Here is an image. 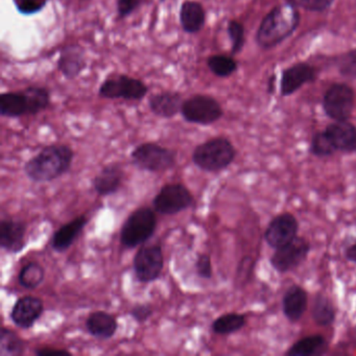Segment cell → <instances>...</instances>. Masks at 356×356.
Returning <instances> with one entry per match:
<instances>
[{"instance_id": "1", "label": "cell", "mask_w": 356, "mask_h": 356, "mask_svg": "<svg viewBox=\"0 0 356 356\" xmlns=\"http://www.w3.org/2000/svg\"><path fill=\"white\" fill-rule=\"evenodd\" d=\"M74 158V151L68 145H49L26 162L24 172L33 182H51L70 170Z\"/></svg>"}, {"instance_id": "2", "label": "cell", "mask_w": 356, "mask_h": 356, "mask_svg": "<svg viewBox=\"0 0 356 356\" xmlns=\"http://www.w3.org/2000/svg\"><path fill=\"white\" fill-rule=\"evenodd\" d=\"M299 24L298 8L287 3L278 6L262 19L256 34V42L262 49H273L291 36Z\"/></svg>"}, {"instance_id": "3", "label": "cell", "mask_w": 356, "mask_h": 356, "mask_svg": "<svg viewBox=\"0 0 356 356\" xmlns=\"http://www.w3.org/2000/svg\"><path fill=\"white\" fill-rule=\"evenodd\" d=\"M51 105V95L44 87L30 86L17 92H5L0 95V115L16 118L36 115Z\"/></svg>"}, {"instance_id": "4", "label": "cell", "mask_w": 356, "mask_h": 356, "mask_svg": "<svg viewBox=\"0 0 356 356\" xmlns=\"http://www.w3.org/2000/svg\"><path fill=\"white\" fill-rule=\"evenodd\" d=\"M234 145L225 137H216L195 147L193 162L204 172H218L226 170L234 161Z\"/></svg>"}, {"instance_id": "5", "label": "cell", "mask_w": 356, "mask_h": 356, "mask_svg": "<svg viewBox=\"0 0 356 356\" xmlns=\"http://www.w3.org/2000/svg\"><path fill=\"white\" fill-rule=\"evenodd\" d=\"M157 228V216L149 207L139 208L130 214L120 232V243L133 249L149 241Z\"/></svg>"}, {"instance_id": "6", "label": "cell", "mask_w": 356, "mask_h": 356, "mask_svg": "<svg viewBox=\"0 0 356 356\" xmlns=\"http://www.w3.org/2000/svg\"><path fill=\"white\" fill-rule=\"evenodd\" d=\"M132 163L141 170L149 172H165L176 165L177 153L154 143H145L131 153Z\"/></svg>"}, {"instance_id": "7", "label": "cell", "mask_w": 356, "mask_h": 356, "mask_svg": "<svg viewBox=\"0 0 356 356\" xmlns=\"http://www.w3.org/2000/svg\"><path fill=\"white\" fill-rule=\"evenodd\" d=\"M183 120L189 124L209 126L224 115L222 106L214 97L206 95H195L185 99L181 109Z\"/></svg>"}, {"instance_id": "8", "label": "cell", "mask_w": 356, "mask_h": 356, "mask_svg": "<svg viewBox=\"0 0 356 356\" xmlns=\"http://www.w3.org/2000/svg\"><path fill=\"white\" fill-rule=\"evenodd\" d=\"M147 91L149 88L143 81L126 74H118L102 83L99 95L103 99L141 101L145 99Z\"/></svg>"}, {"instance_id": "9", "label": "cell", "mask_w": 356, "mask_h": 356, "mask_svg": "<svg viewBox=\"0 0 356 356\" xmlns=\"http://www.w3.org/2000/svg\"><path fill=\"white\" fill-rule=\"evenodd\" d=\"M193 197L181 183L166 184L160 189L153 201L156 211L162 216H175L193 206Z\"/></svg>"}, {"instance_id": "10", "label": "cell", "mask_w": 356, "mask_h": 356, "mask_svg": "<svg viewBox=\"0 0 356 356\" xmlns=\"http://www.w3.org/2000/svg\"><path fill=\"white\" fill-rule=\"evenodd\" d=\"M355 95L347 84H333L323 97L325 114L334 122L348 120L354 109Z\"/></svg>"}, {"instance_id": "11", "label": "cell", "mask_w": 356, "mask_h": 356, "mask_svg": "<svg viewBox=\"0 0 356 356\" xmlns=\"http://www.w3.org/2000/svg\"><path fill=\"white\" fill-rule=\"evenodd\" d=\"M133 266L139 282L149 283L157 280L164 266L162 248L159 245L140 248L133 260Z\"/></svg>"}, {"instance_id": "12", "label": "cell", "mask_w": 356, "mask_h": 356, "mask_svg": "<svg viewBox=\"0 0 356 356\" xmlns=\"http://www.w3.org/2000/svg\"><path fill=\"white\" fill-rule=\"evenodd\" d=\"M310 248L312 247L307 239L297 236L291 243L276 249L270 257V264L281 274L291 272L305 261Z\"/></svg>"}, {"instance_id": "13", "label": "cell", "mask_w": 356, "mask_h": 356, "mask_svg": "<svg viewBox=\"0 0 356 356\" xmlns=\"http://www.w3.org/2000/svg\"><path fill=\"white\" fill-rule=\"evenodd\" d=\"M298 231L299 222L296 216L289 212H284L270 220L264 232V241L270 248L276 250L295 239L298 236Z\"/></svg>"}, {"instance_id": "14", "label": "cell", "mask_w": 356, "mask_h": 356, "mask_svg": "<svg viewBox=\"0 0 356 356\" xmlns=\"http://www.w3.org/2000/svg\"><path fill=\"white\" fill-rule=\"evenodd\" d=\"M44 312L42 300L33 296L20 298L12 308L11 320L16 326L30 329L36 324Z\"/></svg>"}, {"instance_id": "15", "label": "cell", "mask_w": 356, "mask_h": 356, "mask_svg": "<svg viewBox=\"0 0 356 356\" xmlns=\"http://www.w3.org/2000/svg\"><path fill=\"white\" fill-rule=\"evenodd\" d=\"M316 72L305 62L293 64L283 70L281 76L280 92L282 97H289L308 83L316 81Z\"/></svg>"}, {"instance_id": "16", "label": "cell", "mask_w": 356, "mask_h": 356, "mask_svg": "<svg viewBox=\"0 0 356 356\" xmlns=\"http://www.w3.org/2000/svg\"><path fill=\"white\" fill-rule=\"evenodd\" d=\"M26 225L22 220L3 218L0 222V247L9 253H18L26 245Z\"/></svg>"}, {"instance_id": "17", "label": "cell", "mask_w": 356, "mask_h": 356, "mask_svg": "<svg viewBox=\"0 0 356 356\" xmlns=\"http://www.w3.org/2000/svg\"><path fill=\"white\" fill-rule=\"evenodd\" d=\"M325 132L332 141L337 151L343 153L356 152V127L348 120L334 122L328 124Z\"/></svg>"}, {"instance_id": "18", "label": "cell", "mask_w": 356, "mask_h": 356, "mask_svg": "<svg viewBox=\"0 0 356 356\" xmlns=\"http://www.w3.org/2000/svg\"><path fill=\"white\" fill-rule=\"evenodd\" d=\"M184 103L182 95L174 91L156 93L149 99V108L158 118H172L181 113Z\"/></svg>"}, {"instance_id": "19", "label": "cell", "mask_w": 356, "mask_h": 356, "mask_svg": "<svg viewBox=\"0 0 356 356\" xmlns=\"http://www.w3.org/2000/svg\"><path fill=\"white\" fill-rule=\"evenodd\" d=\"M308 295L300 285L293 284L285 291L282 300L283 314L291 323L301 320L307 309Z\"/></svg>"}, {"instance_id": "20", "label": "cell", "mask_w": 356, "mask_h": 356, "mask_svg": "<svg viewBox=\"0 0 356 356\" xmlns=\"http://www.w3.org/2000/svg\"><path fill=\"white\" fill-rule=\"evenodd\" d=\"M124 177V170L120 164H109L93 179V188L101 197L114 195L122 186Z\"/></svg>"}, {"instance_id": "21", "label": "cell", "mask_w": 356, "mask_h": 356, "mask_svg": "<svg viewBox=\"0 0 356 356\" xmlns=\"http://www.w3.org/2000/svg\"><path fill=\"white\" fill-rule=\"evenodd\" d=\"M86 67L84 49L78 44L68 45L61 51L58 70L66 79H74Z\"/></svg>"}, {"instance_id": "22", "label": "cell", "mask_w": 356, "mask_h": 356, "mask_svg": "<svg viewBox=\"0 0 356 356\" xmlns=\"http://www.w3.org/2000/svg\"><path fill=\"white\" fill-rule=\"evenodd\" d=\"M206 13L202 3L195 0H185L180 8V24L187 34H197L205 26Z\"/></svg>"}, {"instance_id": "23", "label": "cell", "mask_w": 356, "mask_h": 356, "mask_svg": "<svg viewBox=\"0 0 356 356\" xmlns=\"http://www.w3.org/2000/svg\"><path fill=\"white\" fill-rule=\"evenodd\" d=\"M88 224V218L85 216H80L72 220L68 224L64 225L58 229L51 238V248L56 252H64L74 243L79 235L82 232L85 226Z\"/></svg>"}, {"instance_id": "24", "label": "cell", "mask_w": 356, "mask_h": 356, "mask_svg": "<svg viewBox=\"0 0 356 356\" xmlns=\"http://www.w3.org/2000/svg\"><path fill=\"white\" fill-rule=\"evenodd\" d=\"M118 327L116 318L106 312H92L86 321L87 331L95 339H111L115 334Z\"/></svg>"}, {"instance_id": "25", "label": "cell", "mask_w": 356, "mask_h": 356, "mask_svg": "<svg viewBox=\"0 0 356 356\" xmlns=\"http://www.w3.org/2000/svg\"><path fill=\"white\" fill-rule=\"evenodd\" d=\"M328 341L321 334L308 335L296 341L285 355L286 356H318L326 353Z\"/></svg>"}, {"instance_id": "26", "label": "cell", "mask_w": 356, "mask_h": 356, "mask_svg": "<svg viewBox=\"0 0 356 356\" xmlns=\"http://www.w3.org/2000/svg\"><path fill=\"white\" fill-rule=\"evenodd\" d=\"M312 320L318 326L327 327L333 324L335 320V308L331 300L324 293L316 296L312 304Z\"/></svg>"}, {"instance_id": "27", "label": "cell", "mask_w": 356, "mask_h": 356, "mask_svg": "<svg viewBox=\"0 0 356 356\" xmlns=\"http://www.w3.org/2000/svg\"><path fill=\"white\" fill-rule=\"evenodd\" d=\"M245 316L243 314L231 312L214 320L212 323V330L220 335L232 334L245 326Z\"/></svg>"}, {"instance_id": "28", "label": "cell", "mask_w": 356, "mask_h": 356, "mask_svg": "<svg viewBox=\"0 0 356 356\" xmlns=\"http://www.w3.org/2000/svg\"><path fill=\"white\" fill-rule=\"evenodd\" d=\"M26 343L22 337L8 328L0 331V356H20L24 353Z\"/></svg>"}, {"instance_id": "29", "label": "cell", "mask_w": 356, "mask_h": 356, "mask_svg": "<svg viewBox=\"0 0 356 356\" xmlns=\"http://www.w3.org/2000/svg\"><path fill=\"white\" fill-rule=\"evenodd\" d=\"M45 270L38 262H29L18 275V282L26 289H35L44 281Z\"/></svg>"}, {"instance_id": "30", "label": "cell", "mask_w": 356, "mask_h": 356, "mask_svg": "<svg viewBox=\"0 0 356 356\" xmlns=\"http://www.w3.org/2000/svg\"><path fill=\"white\" fill-rule=\"evenodd\" d=\"M210 72L218 78H229L237 70V62L230 56L213 55L207 59Z\"/></svg>"}, {"instance_id": "31", "label": "cell", "mask_w": 356, "mask_h": 356, "mask_svg": "<svg viewBox=\"0 0 356 356\" xmlns=\"http://www.w3.org/2000/svg\"><path fill=\"white\" fill-rule=\"evenodd\" d=\"M337 152L334 145L325 131L316 132L310 143V153L316 157H330Z\"/></svg>"}, {"instance_id": "32", "label": "cell", "mask_w": 356, "mask_h": 356, "mask_svg": "<svg viewBox=\"0 0 356 356\" xmlns=\"http://www.w3.org/2000/svg\"><path fill=\"white\" fill-rule=\"evenodd\" d=\"M227 32L231 41V54L237 55L245 47V28L241 22L231 20L227 26Z\"/></svg>"}, {"instance_id": "33", "label": "cell", "mask_w": 356, "mask_h": 356, "mask_svg": "<svg viewBox=\"0 0 356 356\" xmlns=\"http://www.w3.org/2000/svg\"><path fill=\"white\" fill-rule=\"evenodd\" d=\"M337 67L339 74L345 78L356 79V49L339 56Z\"/></svg>"}, {"instance_id": "34", "label": "cell", "mask_w": 356, "mask_h": 356, "mask_svg": "<svg viewBox=\"0 0 356 356\" xmlns=\"http://www.w3.org/2000/svg\"><path fill=\"white\" fill-rule=\"evenodd\" d=\"M286 3L296 8H303L306 11L321 13L330 9L334 0H286Z\"/></svg>"}, {"instance_id": "35", "label": "cell", "mask_w": 356, "mask_h": 356, "mask_svg": "<svg viewBox=\"0 0 356 356\" xmlns=\"http://www.w3.org/2000/svg\"><path fill=\"white\" fill-rule=\"evenodd\" d=\"M13 3L19 13L34 15L44 9L47 0H13Z\"/></svg>"}, {"instance_id": "36", "label": "cell", "mask_w": 356, "mask_h": 356, "mask_svg": "<svg viewBox=\"0 0 356 356\" xmlns=\"http://www.w3.org/2000/svg\"><path fill=\"white\" fill-rule=\"evenodd\" d=\"M195 270L200 278L210 279L212 277L211 257L207 254H201L195 261Z\"/></svg>"}, {"instance_id": "37", "label": "cell", "mask_w": 356, "mask_h": 356, "mask_svg": "<svg viewBox=\"0 0 356 356\" xmlns=\"http://www.w3.org/2000/svg\"><path fill=\"white\" fill-rule=\"evenodd\" d=\"M145 0H118V13L120 19L128 17L131 14L134 13Z\"/></svg>"}, {"instance_id": "38", "label": "cell", "mask_w": 356, "mask_h": 356, "mask_svg": "<svg viewBox=\"0 0 356 356\" xmlns=\"http://www.w3.org/2000/svg\"><path fill=\"white\" fill-rule=\"evenodd\" d=\"M130 314L136 322L143 324L151 318L153 308L149 304H137L131 309Z\"/></svg>"}, {"instance_id": "39", "label": "cell", "mask_w": 356, "mask_h": 356, "mask_svg": "<svg viewBox=\"0 0 356 356\" xmlns=\"http://www.w3.org/2000/svg\"><path fill=\"white\" fill-rule=\"evenodd\" d=\"M254 261L251 257L243 258L239 262L238 268H237V278L241 282L245 280V278H249L250 275L253 272Z\"/></svg>"}, {"instance_id": "40", "label": "cell", "mask_w": 356, "mask_h": 356, "mask_svg": "<svg viewBox=\"0 0 356 356\" xmlns=\"http://www.w3.org/2000/svg\"><path fill=\"white\" fill-rule=\"evenodd\" d=\"M35 354L39 356H70L72 353L67 350L63 349H49V348H41V349L36 350Z\"/></svg>"}, {"instance_id": "41", "label": "cell", "mask_w": 356, "mask_h": 356, "mask_svg": "<svg viewBox=\"0 0 356 356\" xmlns=\"http://www.w3.org/2000/svg\"><path fill=\"white\" fill-rule=\"evenodd\" d=\"M345 258L348 261L356 264V241L345 250Z\"/></svg>"}, {"instance_id": "42", "label": "cell", "mask_w": 356, "mask_h": 356, "mask_svg": "<svg viewBox=\"0 0 356 356\" xmlns=\"http://www.w3.org/2000/svg\"><path fill=\"white\" fill-rule=\"evenodd\" d=\"M275 81H276V76L273 74L270 76V80H268V93L273 95L275 91Z\"/></svg>"}]
</instances>
